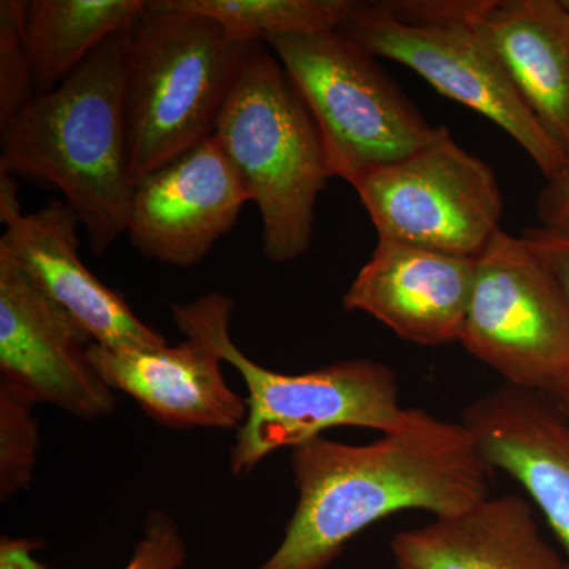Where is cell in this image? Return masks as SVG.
<instances>
[{
	"instance_id": "obj_1",
	"label": "cell",
	"mask_w": 569,
	"mask_h": 569,
	"mask_svg": "<svg viewBox=\"0 0 569 569\" xmlns=\"http://www.w3.org/2000/svg\"><path fill=\"white\" fill-rule=\"evenodd\" d=\"M298 503L280 545L254 569H326L373 523L408 509L448 518L490 496L493 470L467 426L407 408L369 445L317 438L293 449Z\"/></svg>"
},
{
	"instance_id": "obj_2",
	"label": "cell",
	"mask_w": 569,
	"mask_h": 569,
	"mask_svg": "<svg viewBox=\"0 0 569 569\" xmlns=\"http://www.w3.org/2000/svg\"><path fill=\"white\" fill-rule=\"evenodd\" d=\"M129 31L104 41L61 86L0 129V171L58 189L93 254L127 233L132 208L123 96Z\"/></svg>"
},
{
	"instance_id": "obj_3",
	"label": "cell",
	"mask_w": 569,
	"mask_h": 569,
	"mask_svg": "<svg viewBox=\"0 0 569 569\" xmlns=\"http://www.w3.org/2000/svg\"><path fill=\"white\" fill-rule=\"evenodd\" d=\"M257 44L176 0H144L130 24L123 91L133 183L212 137Z\"/></svg>"
},
{
	"instance_id": "obj_4",
	"label": "cell",
	"mask_w": 569,
	"mask_h": 569,
	"mask_svg": "<svg viewBox=\"0 0 569 569\" xmlns=\"http://www.w3.org/2000/svg\"><path fill=\"white\" fill-rule=\"evenodd\" d=\"M234 301L209 293L171 305V316L187 339L212 347L244 380L247 418L231 448L234 477H244L280 448H298L335 427L392 432L403 425L396 373L383 362L348 359L288 376L257 365L231 340Z\"/></svg>"
},
{
	"instance_id": "obj_5",
	"label": "cell",
	"mask_w": 569,
	"mask_h": 569,
	"mask_svg": "<svg viewBox=\"0 0 569 569\" xmlns=\"http://www.w3.org/2000/svg\"><path fill=\"white\" fill-rule=\"evenodd\" d=\"M264 44L242 67L213 138L260 212L266 258L283 264L312 244L318 194L332 176L309 108Z\"/></svg>"
},
{
	"instance_id": "obj_6",
	"label": "cell",
	"mask_w": 569,
	"mask_h": 569,
	"mask_svg": "<svg viewBox=\"0 0 569 569\" xmlns=\"http://www.w3.org/2000/svg\"><path fill=\"white\" fill-rule=\"evenodd\" d=\"M475 7L477 0H353L342 32L372 58L402 63L441 96L497 123L549 181L567 163V152L535 118L475 28Z\"/></svg>"
},
{
	"instance_id": "obj_7",
	"label": "cell",
	"mask_w": 569,
	"mask_h": 569,
	"mask_svg": "<svg viewBox=\"0 0 569 569\" xmlns=\"http://www.w3.org/2000/svg\"><path fill=\"white\" fill-rule=\"evenodd\" d=\"M305 100L329 171L353 186L437 137L402 89L342 31L266 41Z\"/></svg>"
},
{
	"instance_id": "obj_8",
	"label": "cell",
	"mask_w": 569,
	"mask_h": 569,
	"mask_svg": "<svg viewBox=\"0 0 569 569\" xmlns=\"http://www.w3.org/2000/svg\"><path fill=\"white\" fill-rule=\"evenodd\" d=\"M353 187L378 239L477 260L501 231L503 197L496 174L460 148L447 127Z\"/></svg>"
},
{
	"instance_id": "obj_9",
	"label": "cell",
	"mask_w": 569,
	"mask_h": 569,
	"mask_svg": "<svg viewBox=\"0 0 569 569\" xmlns=\"http://www.w3.org/2000/svg\"><path fill=\"white\" fill-rule=\"evenodd\" d=\"M503 383L552 396L569 380V305L523 244L498 231L477 258L460 342Z\"/></svg>"
},
{
	"instance_id": "obj_10",
	"label": "cell",
	"mask_w": 569,
	"mask_h": 569,
	"mask_svg": "<svg viewBox=\"0 0 569 569\" xmlns=\"http://www.w3.org/2000/svg\"><path fill=\"white\" fill-rule=\"evenodd\" d=\"M92 337L0 250V373L37 403L92 421L116 406L89 356Z\"/></svg>"
},
{
	"instance_id": "obj_11",
	"label": "cell",
	"mask_w": 569,
	"mask_h": 569,
	"mask_svg": "<svg viewBox=\"0 0 569 569\" xmlns=\"http://www.w3.org/2000/svg\"><path fill=\"white\" fill-rule=\"evenodd\" d=\"M249 197L213 134L134 183L130 242L157 263L192 268L233 230Z\"/></svg>"
},
{
	"instance_id": "obj_12",
	"label": "cell",
	"mask_w": 569,
	"mask_h": 569,
	"mask_svg": "<svg viewBox=\"0 0 569 569\" xmlns=\"http://www.w3.org/2000/svg\"><path fill=\"white\" fill-rule=\"evenodd\" d=\"M0 220L6 224L0 250L9 253L93 342L110 348L167 346L160 332L134 316L126 299L82 263L80 219L66 201H51L32 213H22L21 209L0 213Z\"/></svg>"
},
{
	"instance_id": "obj_13",
	"label": "cell",
	"mask_w": 569,
	"mask_h": 569,
	"mask_svg": "<svg viewBox=\"0 0 569 569\" xmlns=\"http://www.w3.org/2000/svg\"><path fill=\"white\" fill-rule=\"evenodd\" d=\"M473 258L378 239L343 295L350 312L376 318L422 347L460 342L473 293Z\"/></svg>"
},
{
	"instance_id": "obj_14",
	"label": "cell",
	"mask_w": 569,
	"mask_h": 569,
	"mask_svg": "<svg viewBox=\"0 0 569 569\" xmlns=\"http://www.w3.org/2000/svg\"><path fill=\"white\" fill-rule=\"evenodd\" d=\"M492 470L522 486L559 539L569 567V421L542 392L501 383L462 415Z\"/></svg>"
},
{
	"instance_id": "obj_15",
	"label": "cell",
	"mask_w": 569,
	"mask_h": 569,
	"mask_svg": "<svg viewBox=\"0 0 569 569\" xmlns=\"http://www.w3.org/2000/svg\"><path fill=\"white\" fill-rule=\"evenodd\" d=\"M89 356L112 391L133 397L160 425L179 429H239L244 425L246 399L228 387L220 355L200 340L153 348L93 342Z\"/></svg>"
},
{
	"instance_id": "obj_16",
	"label": "cell",
	"mask_w": 569,
	"mask_h": 569,
	"mask_svg": "<svg viewBox=\"0 0 569 569\" xmlns=\"http://www.w3.org/2000/svg\"><path fill=\"white\" fill-rule=\"evenodd\" d=\"M395 569H569L542 537L529 500L486 497L391 539Z\"/></svg>"
},
{
	"instance_id": "obj_17",
	"label": "cell",
	"mask_w": 569,
	"mask_h": 569,
	"mask_svg": "<svg viewBox=\"0 0 569 569\" xmlns=\"http://www.w3.org/2000/svg\"><path fill=\"white\" fill-rule=\"evenodd\" d=\"M471 22L568 156L569 14L561 0H477Z\"/></svg>"
},
{
	"instance_id": "obj_18",
	"label": "cell",
	"mask_w": 569,
	"mask_h": 569,
	"mask_svg": "<svg viewBox=\"0 0 569 569\" xmlns=\"http://www.w3.org/2000/svg\"><path fill=\"white\" fill-rule=\"evenodd\" d=\"M142 7L144 0H24L22 36L37 96L61 86Z\"/></svg>"
},
{
	"instance_id": "obj_19",
	"label": "cell",
	"mask_w": 569,
	"mask_h": 569,
	"mask_svg": "<svg viewBox=\"0 0 569 569\" xmlns=\"http://www.w3.org/2000/svg\"><path fill=\"white\" fill-rule=\"evenodd\" d=\"M241 43H266L276 36L342 31L353 0H176Z\"/></svg>"
},
{
	"instance_id": "obj_20",
	"label": "cell",
	"mask_w": 569,
	"mask_h": 569,
	"mask_svg": "<svg viewBox=\"0 0 569 569\" xmlns=\"http://www.w3.org/2000/svg\"><path fill=\"white\" fill-rule=\"evenodd\" d=\"M36 399L20 385L0 377V497L2 501L28 488L39 449Z\"/></svg>"
},
{
	"instance_id": "obj_21",
	"label": "cell",
	"mask_w": 569,
	"mask_h": 569,
	"mask_svg": "<svg viewBox=\"0 0 569 569\" xmlns=\"http://www.w3.org/2000/svg\"><path fill=\"white\" fill-rule=\"evenodd\" d=\"M24 0L0 2V129L36 99L24 36Z\"/></svg>"
},
{
	"instance_id": "obj_22",
	"label": "cell",
	"mask_w": 569,
	"mask_h": 569,
	"mask_svg": "<svg viewBox=\"0 0 569 569\" xmlns=\"http://www.w3.org/2000/svg\"><path fill=\"white\" fill-rule=\"evenodd\" d=\"M187 556L186 541L173 518L157 509L146 519L142 537L123 569H183Z\"/></svg>"
},
{
	"instance_id": "obj_23",
	"label": "cell",
	"mask_w": 569,
	"mask_h": 569,
	"mask_svg": "<svg viewBox=\"0 0 569 569\" xmlns=\"http://www.w3.org/2000/svg\"><path fill=\"white\" fill-rule=\"evenodd\" d=\"M520 239L560 284L569 305V234L531 227L520 234ZM548 397L569 421V380Z\"/></svg>"
},
{
	"instance_id": "obj_24",
	"label": "cell",
	"mask_w": 569,
	"mask_h": 569,
	"mask_svg": "<svg viewBox=\"0 0 569 569\" xmlns=\"http://www.w3.org/2000/svg\"><path fill=\"white\" fill-rule=\"evenodd\" d=\"M537 209L538 227L569 234V153L560 173L539 194Z\"/></svg>"
},
{
	"instance_id": "obj_25",
	"label": "cell",
	"mask_w": 569,
	"mask_h": 569,
	"mask_svg": "<svg viewBox=\"0 0 569 569\" xmlns=\"http://www.w3.org/2000/svg\"><path fill=\"white\" fill-rule=\"evenodd\" d=\"M41 542L28 538L3 537L0 541V569H48L33 557Z\"/></svg>"
},
{
	"instance_id": "obj_26",
	"label": "cell",
	"mask_w": 569,
	"mask_h": 569,
	"mask_svg": "<svg viewBox=\"0 0 569 569\" xmlns=\"http://www.w3.org/2000/svg\"><path fill=\"white\" fill-rule=\"evenodd\" d=\"M561 3H563L565 10H567V13L569 14V0H561Z\"/></svg>"
}]
</instances>
